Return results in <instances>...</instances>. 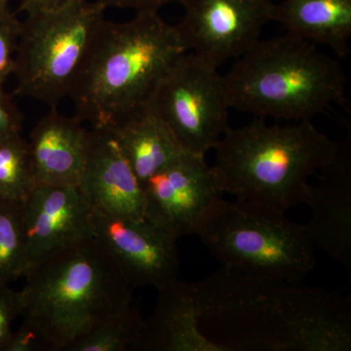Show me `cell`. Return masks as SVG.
<instances>
[{
	"instance_id": "cell-1",
	"label": "cell",
	"mask_w": 351,
	"mask_h": 351,
	"mask_svg": "<svg viewBox=\"0 0 351 351\" xmlns=\"http://www.w3.org/2000/svg\"><path fill=\"white\" fill-rule=\"evenodd\" d=\"M209 351H350L351 297L221 267L191 283Z\"/></svg>"
},
{
	"instance_id": "cell-2",
	"label": "cell",
	"mask_w": 351,
	"mask_h": 351,
	"mask_svg": "<svg viewBox=\"0 0 351 351\" xmlns=\"http://www.w3.org/2000/svg\"><path fill=\"white\" fill-rule=\"evenodd\" d=\"M188 52L176 25L158 12L123 23L105 21L75 87V117L92 128L110 127L144 110L172 64Z\"/></svg>"
},
{
	"instance_id": "cell-3",
	"label": "cell",
	"mask_w": 351,
	"mask_h": 351,
	"mask_svg": "<svg viewBox=\"0 0 351 351\" xmlns=\"http://www.w3.org/2000/svg\"><path fill=\"white\" fill-rule=\"evenodd\" d=\"M23 322L47 351H68L110 314L133 302L134 288L97 237L58 252L25 276Z\"/></svg>"
},
{
	"instance_id": "cell-4",
	"label": "cell",
	"mask_w": 351,
	"mask_h": 351,
	"mask_svg": "<svg viewBox=\"0 0 351 351\" xmlns=\"http://www.w3.org/2000/svg\"><path fill=\"white\" fill-rule=\"evenodd\" d=\"M339 145L311 120L269 125L258 117L228 127L215 145L211 167L223 193L286 212L306 204L309 179L334 160Z\"/></svg>"
},
{
	"instance_id": "cell-5",
	"label": "cell",
	"mask_w": 351,
	"mask_h": 351,
	"mask_svg": "<svg viewBox=\"0 0 351 351\" xmlns=\"http://www.w3.org/2000/svg\"><path fill=\"white\" fill-rule=\"evenodd\" d=\"M230 108L304 121L346 101L341 64L306 39L286 34L258 40L223 75Z\"/></svg>"
},
{
	"instance_id": "cell-6",
	"label": "cell",
	"mask_w": 351,
	"mask_h": 351,
	"mask_svg": "<svg viewBox=\"0 0 351 351\" xmlns=\"http://www.w3.org/2000/svg\"><path fill=\"white\" fill-rule=\"evenodd\" d=\"M195 234L223 267L248 276L301 284L315 267L316 248L304 226L262 203L217 197Z\"/></svg>"
},
{
	"instance_id": "cell-7",
	"label": "cell",
	"mask_w": 351,
	"mask_h": 351,
	"mask_svg": "<svg viewBox=\"0 0 351 351\" xmlns=\"http://www.w3.org/2000/svg\"><path fill=\"white\" fill-rule=\"evenodd\" d=\"M108 7L85 1L21 22L13 75L14 94L57 108L82 73Z\"/></svg>"
},
{
	"instance_id": "cell-8",
	"label": "cell",
	"mask_w": 351,
	"mask_h": 351,
	"mask_svg": "<svg viewBox=\"0 0 351 351\" xmlns=\"http://www.w3.org/2000/svg\"><path fill=\"white\" fill-rule=\"evenodd\" d=\"M145 108L169 127L184 152L196 156L213 151L230 127L223 75L191 52L172 64Z\"/></svg>"
},
{
	"instance_id": "cell-9",
	"label": "cell",
	"mask_w": 351,
	"mask_h": 351,
	"mask_svg": "<svg viewBox=\"0 0 351 351\" xmlns=\"http://www.w3.org/2000/svg\"><path fill=\"white\" fill-rule=\"evenodd\" d=\"M184 9L176 25L188 52L219 69L239 58L272 22L271 0H179Z\"/></svg>"
},
{
	"instance_id": "cell-10",
	"label": "cell",
	"mask_w": 351,
	"mask_h": 351,
	"mask_svg": "<svg viewBox=\"0 0 351 351\" xmlns=\"http://www.w3.org/2000/svg\"><path fill=\"white\" fill-rule=\"evenodd\" d=\"M205 157L186 152L143 184L145 218L173 239L195 234L210 203L223 195Z\"/></svg>"
},
{
	"instance_id": "cell-11",
	"label": "cell",
	"mask_w": 351,
	"mask_h": 351,
	"mask_svg": "<svg viewBox=\"0 0 351 351\" xmlns=\"http://www.w3.org/2000/svg\"><path fill=\"white\" fill-rule=\"evenodd\" d=\"M91 226L134 289L151 286L158 290L179 278L178 240L147 218L91 213Z\"/></svg>"
},
{
	"instance_id": "cell-12",
	"label": "cell",
	"mask_w": 351,
	"mask_h": 351,
	"mask_svg": "<svg viewBox=\"0 0 351 351\" xmlns=\"http://www.w3.org/2000/svg\"><path fill=\"white\" fill-rule=\"evenodd\" d=\"M24 276L45 258L94 237L77 186H38L22 204Z\"/></svg>"
},
{
	"instance_id": "cell-13",
	"label": "cell",
	"mask_w": 351,
	"mask_h": 351,
	"mask_svg": "<svg viewBox=\"0 0 351 351\" xmlns=\"http://www.w3.org/2000/svg\"><path fill=\"white\" fill-rule=\"evenodd\" d=\"M77 188L91 213L145 218L142 184L106 129L90 130L89 151Z\"/></svg>"
},
{
	"instance_id": "cell-14",
	"label": "cell",
	"mask_w": 351,
	"mask_h": 351,
	"mask_svg": "<svg viewBox=\"0 0 351 351\" xmlns=\"http://www.w3.org/2000/svg\"><path fill=\"white\" fill-rule=\"evenodd\" d=\"M306 204L311 218L304 232L316 249L325 251L351 274V144L339 145L334 160L318 174Z\"/></svg>"
},
{
	"instance_id": "cell-15",
	"label": "cell",
	"mask_w": 351,
	"mask_h": 351,
	"mask_svg": "<svg viewBox=\"0 0 351 351\" xmlns=\"http://www.w3.org/2000/svg\"><path fill=\"white\" fill-rule=\"evenodd\" d=\"M29 134V157L38 186H78L89 151L90 131L77 117L50 108Z\"/></svg>"
},
{
	"instance_id": "cell-16",
	"label": "cell",
	"mask_w": 351,
	"mask_h": 351,
	"mask_svg": "<svg viewBox=\"0 0 351 351\" xmlns=\"http://www.w3.org/2000/svg\"><path fill=\"white\" fill-rule=\"evenodd\" d=\"M157 292L156 307L145 319L137 350L209 351L196 325L191 283L177 278Z\"/></svg>"
},
{
	"instance_id": "cell-17",
	"label": "cell",
	"mask_w": 351,
	"mask_h": 351,
	"mask_svg": "<svg viewBox=\"0 0 351 351\" xmlns=\"http://www.w3.org/2000/svg\"><path fill=\"white\" fill-rule=\"evenodd\" d=\"M106 130L112 134L142 186L186 154L169 127L147 108Z\"/></svg>"
},
{
	"instance_id": "cell-18",
	"label": "cell",
	"mask_w": 351,
	"mask_h": 351,
	"mask_svg": "<svg viewBox=\"0 0 351 351\" xmlns=\"http://www.w3.org/2000/svg\"><path fill=\"white\" fill-rule=\"evenodd\" d=\"M272 22L291 36L327 46L339 57L350 54L351 0H284L274 4Z\"/></svg>"
},
{
	"instance_id": "cell-19",
	"label": "cell",
	"mask_w": 351,
	"mask_h": 351,
	"mask_svg": "<svg viewBox=\"0 0 351 351\" xmlns=\"http://www.w3.org/2000/svg\"><path fill=\"white\" fill-rule=\"evenodd\" d=\"M145 318L132 302L78 339L68 351L137 350Z\"/></svg>"
},
{
	"instance_id": "cell-20",
	"label": "cell",
	"mask_w": 351,
	"mask_h": 351,
	"mask_svg": "<svg viewBox=\"0 0 351 351\" xmlns=\"http://www.w3.org/2000/svg\"><path fill=\"white\" fill-rule=\"evenodd\" d=\"M38 186L27 141L21 135L0 142V200L23 204Z\"/></svg>"
},
{
	"instance_id": "cell-21",
	"label": "cell",
	"mask_w": 351,
	"mask_h": 351,
	"mask_svg": "<svg viewBox=\"0 0 351 351\" xmlns=\"http://www.w3.org/2000/svg\"><path fill=\"white\" fill-rule=\"evenodd\" d=\"M22 204L0 200V283L24 276Z\"/></svg>"
},
{
	"instance_id": "cell-22",
	"label": "cell",
	"mask_w": 351,
	"mask_h": 351,
	"mask_svg": "<svg viewBox=\"0 0 351 351\" xmlns=\"http://www.w3.org/2000/svg\"><path fill=\"white\" fill-rule=\"evenodd\" d=\"M21 22L10 10L0 12V88L13 75Z\"/></svg>"
},
{
	"instance_id": "cell-23",
	"label": "cell",
	"mask_w": 351,
	"mask_h": 351,
	"mask_svg": "<svg viewBox=\"0 0 351 351\" xmlns=\"http://www.w3.org/2000/svg\"><path fill=\"white\" fill-rule=\"evenodd\" d=\"M22 293L0 283V351L12 332L13 321L22 313Z\"/></svg>"
},
{
	"instance_id": "cell-24",
	"label": "cell",
	"mask_w": 351,
	"mask_h": 351,
	"mask_svg": "<svg viewBox=\"0 0 351 351\" xmlns=\"http://www.w3.org/2000/svg\"><path fill=\"white\" fill-rule=\"evenodd\" d=\"M23 114L13 101L12 96L0 88V142L21 135Z\"/></svg>"
},
{
	"instance_id": "cell-25",
	"label": "cell",
	"mask_w": 351,
	"mask_h": 351,
	"mask_svg": "<svg viewBox=\"0 0 351 351\" xmlns=\"http://www.w3.org/2000/svg\"><path fill=\"white\" fill-rule=\"evenodd\" d=\"M2 351H47L45 343L36 330L25 322L11 332Z\"/></svg>"
},
{
	"instance_id": "cell-26",
	"label": "cell",
	"mask_w": 351,
	"mask_h": 351,
	"mask_svg": "<svg viewBox=\"0 0 351 351\" xmlns=\"http://www.w3.org/2000/svg\"><path fill=\"white\" fill-rule=\"evenodd\" d=\"M20 11L27 15L51 12L71 5H75L85 0H20Z\"/></svg>"
},
{
	"instance_id": "cell-27",
	"label": "cell",
	"mask_w": 351,
	"mask_h": 351,
	"mask_svg": "<svg viewBox=\"0 0 351 351\" xmlns=\"http://www.w3.org/2000/svg\"><path fill=\"white\" fill-rule=\"evenodd\" d=\"M106 6L131 8L136 12H158L159 9L179 0H100Z\"/></svg>"
},
{
	"instance_id": "cell-28",
	"label": "cell",
	"mask_w": 351,
	"mask_h": 351,
	"mask_svg": "<svg viewBox=\"0 0 351 351\" xmlns=\"http://www.w3.org/2000/svg\"><path fill=\"white\" fill-rule=\"evenodd\" d=\"M11 0H0V12L9 10V3Z\"/></svg>"
}]
</instances>
